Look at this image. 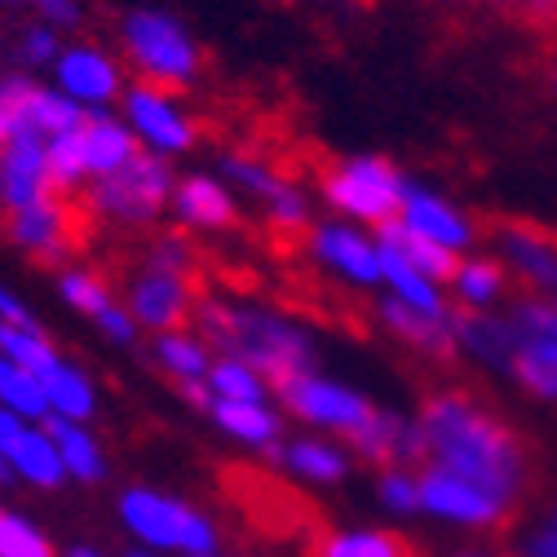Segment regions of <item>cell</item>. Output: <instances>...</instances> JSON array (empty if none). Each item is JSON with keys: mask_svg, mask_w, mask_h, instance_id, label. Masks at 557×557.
I'll return each instance as SVG.
<instances>
[{"mask_svg": "<svg viewBox=\"0 0 557 557\" xmlns=\"http://www.w3.org/2000/svg\"><path fill=\"white\" fill-rule=\"evenodd\" d=\"M0 411L18 416V421H36L45 425L49 421V403H45V389H40V376L0 359Z\"/></svg>", "mask_w": 557, "mask_h": 557, "instance_id": "obj_33", "label": "cell"}, {"mask_svg": "<svg viewBox=\"0 0 557 557\" xmlns=\"http://www.w3.org/2000/svg\"><path fill=\"white\" fill-rule=\"evenodd\" d=\"M376 248H381V244H376ZM381 284L389 288L394 301H403V306H411V310H421V314H430V319H451V306H447V297L438 293L434 278H425L416 265H407L403 257H394V252H385V248H381Z\"/></svg>", "mask_w": 557, "mask_h": 557, "instance_id": "obj_29", "label": "cell"}, {"mask_svg": "<svg viewBox=\"0 0 557 557\" xmlns=\"http://www.w3.org/2000/svg\"><path fill=\"white\" fill-rule=\"evenodd\" d=\"M513 327H518V323H513ZM509 376H513L527 394H535V398H557V341L518 327V350H513Z\"/></svg>", "mask_w": 557, "mask_h": 557, "instance_id": "obj_31", "label": "cell"}, {"mask_svg": "<svg viewBox=\"0 0 557 557\" xmlns=\"http://www.w3.org/2000/svg\"><path fill=\"white\" fill-rule=\"evenodd\" d=\"M284 5H327V10H345L350 0H284Z\"/></svg>", "mask_w": 557, "mask_h": 557, "instance_id": "obj_49", "label": "cell"}, {"mask_svg": "<svg viewBox=\"0 0 557 557\" xmlns=\"http://www.w3.org/2000/svg\"><path fill=\"white\" fill-rule=\"evenodd\" d=\"M421 509L443 518V522L473 527V531H496L513 513L505 500H496L492 492H482L478 482H469V478H460L451 469H438V465L421 469Z\"/></svg>", "mask_w": 557, "mask_h": 557, "instance_id": "obj_12", "label": "cell"}, {"mask_svg": "<svg viewBox=\"0 0 557 557\" xmlns=\"http://www.w3.org/2000/svg\"><path fill=\"white\" fill-rule=\"evenodd\" d=\"M94 323H98V332H102L107 341H115V345H133V341H137V332H143V327L133 323V314H128L120 301H115V306H107V310H102Z\"/></svg>", "mask_w": 557, "mask_h": 557, "instance_id": "obj_45", "label": "cell"}, {"mask_svg": "<svg viewBox=\"0 0 557 557\" xmlns=\"http://www.w3.org/2000/svg\"><path fill=\"white\" fill-rule=\"evenodd\" d=\"M94 226L85 222L81 213V203L76 199H66V195H49L32 208H18V213H5V235L18 252H27L32 261H45V265H58L72 257L85 235Z\"/></svg>", "mask_w": 557, "mask_h": 557, "instance_id": "obj_8", "label": "cell"}, {"mask_svg": "<svg viewBox=\"0 0 557 557\" xmlns=\"http://www.w3.org/2000/svg\"><path fill=\"white\" fill-rule=\"evenodd\" d=\"M310 557H416L398 531L381 527H350V531H314Z\"/></svg>", "mask_w": 557, "mask_h": 557, "instance_id": "obj_26", "label": "cell"}, {"mask_svg": "<svg viewBox=\"0 0 557 557\" xmlns=\"http://www.w3.org/2000/svg\"><path fill=\"white\" fill-rule=\"evenodd\" d=\"M421 434L430 447V465L478 482L482 492H492L509 509L527 496V482H531L527 443L469 389L430 394L421 407Z\"/></svg>", "mask_w": 557, "mask_h": 557, "instance_id": "obj_1", "label": "cell"}, {"mask_svg": "<svg viewBox=\"0 0 557 557\" xmlns=\"http://www.w3.org/2000/svg\"><path fill=\"white\" fill-rule=\"evenodd\" d=\"M350 447H355L363 460L385 465V469H407V465L430 460L421 421H407V416H398V411H381V407H376L372 421L350 438Z\"/></svg>", "mask_w": 557, "mask_h": 557, "instance_id": "obj_17", "label": "cell"}, {"mask_svg": "<svg viewBox=\"0 0 557 557\" xmlns=\"http://www.w3.org/2000/svg\"><path fill=\"white\" fill-rule=\"evenodd\" d=\"M45 430L53 434V447L62 456L66 482H102L107 478V451L102 438L89 425L76 421H45Z\"/></svg>", "mask_w": 557, "mask_h": 557, "instance_id": "obj_28", "label": "cell"}, {"mask_svg": "<svg viewBox=\"0 0 557 557\" xmlns=\"http://www.w3.org/2000/svg\"><path fill=\"white\" fill-rule=\"evenodd\" d=\"M513 323L527 327V332H540V336H553L557 341V297H531L513 310Z\"/></svg>", "mask_w": 557, "mask_h": 557, "instance_id": "obj_43", "label": "cell"}, {"mask_svg": "<svg viewBox=\"0 0 557 557\" xmlns=\"http://www.w3.org/2000/svg\"><path fill=\"white\" fill-rule=\"evenodd\" d=\"M451 288H456L465 310H486L492 301H500V293H505V270L492 257H469V261L456 265Z\"/></svg>", "mask_w": 557, "mask_h": 557, "instance_id": "obj_38", "label": "cell"}, {"mask_svg": "<svg viewBox=\"0 0 557 557\" xmlns=\"http://www.w3.org/2000/svg\"><path fill=\"white\" fill-rule=\"evenodd\" d=\"M486 5H496L509 23L527 27L535 40L557 36V0H486Z\"/></svg>", "mask_w": 557, "mask_h": 557, "instance_id": "obj_41", "label": "cell"}, {"mask_svg": "<svg viewBox=\"0 0 557 557\" xmlns=\"http://www.w3.org/2000/svg\"><path fill=\"white\" fill-rule=\"evenodd\" d=\"M531 76L544 85V94H548V98H557V36H544V40L535 45Z\"/></svg>", "mask_w": 557, "mask_h": 557, "instance_id": "obj_46", "label": "cell"}, {"mask_svg": "<svg viewBox=\"0 0 557 557\" xmlns=\"http://www.w3.org/2000/svg\"><path fill=\"white\" fill-rule=\"evenodd\" d=\"M124 557H160V553H147V548H133V553H124Z\"/></svg>", "mask_w": 557, "mask_h": 557, "instance_id": "obj_52", "label": "cell"}, {"mask_svg": "<svg viewBox=\"0 0 557 557\" xmlns=\"http://www.w3.org/2000/svg\"><path fill=\"white\" fill-rule=\"evenodd\" d=\"M53 89L66 94L81 111H107L111 102L124 98V66L102 49V45H66L53 62Z\"/></svg>", "mask_w": 557, "mask_h": 557, "instance_id": "obj_13", "label": "cell"}, {"mask_svg": "<svg viewBox=\"0 0 557 557\" xmlns=\"http://www.w3.org/2000/svg\"><path fill=\"white\" fill-rule=\"evenodd\" d=\"M522 557H557V505L548 509V518L527 535Z\"/></svg>", "mask_w": 557, "mask_h": 557, "instance_id": "obj_47", "label": "cell"}, {"mask_svg": "<svg viewBox=\"0 0 557 557\" xmlns=\"http://www.w3.org/2000/svg\"><path fill=\"white\" fill-rule=\"evenodd\" d=\"M81 147H85L89 182L120 173L124 164L137 160V151H143V147H137V137H133V128H128L120 115H111V111L85 115V124H81Z\"/></svg>", "mask_w": 557, "mask_h": 557, "instance_id": "obj_23", "label": "cell"}, {"mask_svg": "<svg viewBox=\"0 0 557 557\" xmlns=\"http://www.w3.org/2000/svg\"><path fill=\"white\" fill-rule=\"evenodd\" d=\"M143 265L147 270H164V274H182L199 284V270H203V252L195 248V239L186 231H156L151 244L143 248Z\"/></svg>", "mask_w": 557, "mask_h": 557, "instance_id": "obj_34", "label": "cell"}, {"mask_svg": "<svg viewBox=\"0 0 557 557\" xmlns=\"http://www.w3.org/2000/svg\"><path fill=\"white\" fill-rule=\"evenodd\" d=\"M199 306V284L182 274H164V270H137L128 278V293H124V310L133 314L137 327L147 332H177L195 319Z\"/></svg>", "mask_w": 557, "mask_h": 557, "instance_id": "obj_14", "label": "cell"}, {"mask_svg": "<svg viewBox=\"0 0 557 557\" xmlns=\"http://www.w3.org/2000/svg\"><path fill=\"white\" fill-rule=\"evenodd\" d=\"M0 72H5V49H0Z\"/></svg>", "mask_w": 557, "mask_h": 557, "instance_id": "obj_55", "label": "cell"}, {"mask_svg": "<svg viewBox=\"0 0 557 557\" xmlns=\"http://www.w3.org/2000/svg\"><path fill=\"white\" fill-rule=\"evenodd\" d=\"M115 509H120V527L147 553H160V557H218L222 553L218 522L173 492L128 486V492H120Z\"/></svg>", "mask_w": 557, "mask_h": 557, "instance_id": "obj_3", "label": "cell"}, {"mask_svg": "<svg viewBox=\"0 0 557 557\" xmlns=\"http://www.w3.org/2000/svg\"><path fill=\"white\" fill-rule=\"evenodd\" d=\"M376 323H381L389 336H398L403 345H411L416 355H425V359L447 363V359L460 355L456 332H451V319H430V314L411 310V306H403V301H394V297H385V301L376 306Z\"/></svg>", "mask_w": 557, "mask_h": 557, "instance_id": "obj_21", "label": "cell"}, {"mask_svg": "<svg viewBox=\"0 0 557 557\" xmlns=\"http://www.w3.org/2000/svg\"><path fill=\"white\" fill-rule=\"evenodd\" d=\"M58 297L72 306L76 314H89V319H98L107 306H115L111 284L98 270H89V265H62L58 270Z\"/></svg>", "mask_w": 557, "mask_h": 557, "instance_id": "obj_37", "label": "cell"}, {"mask_svg": "<svg viewBox=\"0 0 557 557\" xmlns=\"http://www.w3.org/2000/svg\"><path fill=\"white\" fill-rule=\"evenodd\" d=\"M460 557H492V553H460Z\"/></svg>", "mask_w": 557, "mask_h": 557, "instance_id": "obj_54", "label": "cell"}, {"mask_svg": "<svg viewBox=\"0 0 557 557\" xmlns=\"http://www.w3.org/2000/svg\"><path fill=\"white\" fill-rule=\"evenodd\" d=\"M203 385L222 403H265V394H270V381L257 368L239 363V359H213Z\"/></svg>", "mask_w": 557, "mask_h": 557, "instance_id": "obj_35", "label": "cell"}, {"mask_svg": "<svg viewBox=\"0 0 557 557\" xmlns=\"http://www.w3.org/2000/svg\"><path fill=\"white\" fill-rule=\"evenodd\" d=\"M169 208H173V218H177L182 231H235V222H239L231 190L218 177H208V173L177 177Z\"/></svg>", "mask_w": 557, "mask_h": 557, "instance_id": "obj_19", "label": "cell"}, {"mask_svg": "<svg viewBox=\"0 0 557 557\" xmlns=\"http://www.w3.org/2000/svg\"><path fill=\"white\" fill-rule=\"evenodd\" d=\"M0 557H58V548L32 518L0 505Z\"/></svg>", "mask_w": 557, "mask_h": 557, "instance_id": "obj_39", "label": "cell"}, {"mask_svg": "<svg viewBox=\"0 0 557 557\" xmlns=\"http://www.w3.org/2000/svg\"><path fill=\"white\" fill-rule=\"evenodd\" d=\"M62 557H107L102 548H94V544H76V548H66Z\"/></svg>", "mask_w": 557, "mask_h": 557, "instance_id": "obj_50", "label": "cell"}, {"mask_svg": "<svg viewBox=\"0 0 557 557\" xmlns=\"http://www.w3.org/2000/svg\"><path fill=\"white\" fill-rule=\"evenodd\" d=\"M376 496L394 513H416V509H421V473H411V469H385L376 478Z\"/></svg>", "mask_w": 557, "mask_h": 557, "instance_id": "obj_42", "label": "cell"}, {"mask_svg": "<svg viewBox=\"0 0 557 557\" xmlns=\"http://www.w3.org/2000/svg\"><path fill=\"white\" fill-rule=\"evenodd\" d=\"M0 5H5V10H18V5H27V10H32L36 0H0Z\"/></svg>", "mask_w": 557, "mask_h": 557, "instance_id": "obj_51", "label": "cell"}, {"mask_svg": "<svg viewBox=\"0 0 557 557\" xmlns=\"http://www.w3.org/2000/svg\"><path fill=\"white\" fill-rule=\"evenodd\" d=\"M40 389H45V403H49V421H76V425L94 421L98 385L81 363H72L66 355L49 372H40Z\"/></svg>", "mask_w": 557, "mask_h": 557, "instance_id": "obj_24", "label": "cell"}, {"mask_svg": "<svg viewBox=\"0 0 557 557\" xmlns=\"http://www.w3.org/2000/svg\"><path fill=\"white\" fill-rule=\"evenodd\" d=\"M32 14H36V23H45L53 32H72V27L85 23V5H81V0H36Z\"/></svg>", "mask_w": 557, "mask_h": 557, "instance_id": "obj_44", "label": "cell"}, {"mask_svg": "<svg viewBox=\"0 0 557 557\" xmlns=\"http://www.w3.org/2000/svg\"><path fill=\"white\" fill-rule=\"evenodd\" d=\"M0 359H10L27 372H49L62 355L58 345L45 336V327H18V323H0Z\"/></svg>", "mask_w": 557, "mask_h": 557, "instance_id": "obj_36", "label": "cell"}, {"mask_svg": "<svg viewBox=\"0 0 557 557\" xmlns=\"http://www.w3.org/2000/svg\"><path fill=\"white\" fill-rule=\"evenodd\" d=\"M492 235H496V248L505 252V261L513 265V274L527 288L557 293V231L509 218V222H496Z\"/></svg>", "mask_w": 557, "mask_h": 557, "instance_id": "obj_16", "label": "cell"}, {"mask_svg": "<svg viewBox=\"0 0 557 557\" xmlns=\"http://www.w3.org/2000/svg\"><path fill=\"white\" fill-rule=\"evenodd\" d=\"M208 416H213V425L226 438H235L244 447L274 451L278 443H284V421H278V411L270 403H222V398H213Z\"/></svg>", "mask_w": 557, "mask_h": 557, "instance_id": "obj_25", "label": "cell"}, {"mask_svg": "<svg viewBox=\"0 0 557 557\" xmlns=\"http://www.w3.org/2000/svg\"><path fill=\"white\" fill-rule=\"evenodd\" d=\"M398 222L416 235H425L430 244L447 248V252H460V248L473 244V226H469V218L460 213V208H451L447 199H438L434 190L416 186V182H407V190H403Z\"/></svg>", "mask_w": 557, "mask_h": 557, "instance_id": "obj_18", "label": "cell"}, {"mask_svg": "<svg viewBox=\"0 0 557 557\" xmlns=\"http://www.w3.org/2000/svg\"><path fill=\"white\" fill-rule=\"evenodd\" d=\"M120 45L124 58L133 62V72L143 76V85L156 89H190L203 72V53L195 36L182 27V18L164 10H128L120 18Z\"/></svg>", "mask_w": 557, "mask_h": 557, "instance_id": "obj_5", "label": "cell"}, {"mask_svg": "<svg viewBox=\"0 0 557 557\" xmlns=\"http://www.w3.org/2000/svg\"><path fill=\"white\" fill-rule=\"evenodd\" d=\"M49 160H45V143H10L0 147V208L18 213L40 199H49Z\"/></svg>", "mask_w": 557, "mask_h": 557, "instance_id": "obj_20", "label": "cell"}, {"mask_svg": "<svg viewBox=\"0 0 557 557\" xmlns=\"http://www.w3.org/2000/svg\"><path fill=\"white\" fill-rule=\"evenodd\" d=\"M451 332L465 355H473L478 363L509 372L513 350H518V327L513 319H496L486 310H451Z\"/></svg>", "mask_w": 557, "mask_h": 557, "instance_id": "obj_22", "label": "cell"}, {"mask_svg": "<svg viewBox=\"0 0 557 557\" xmlns=\"http://www.w3.org/2000/svg\"><path fill=\"white\" fill-rule=\"evenodd\" d=\"M151 359L160 363V372H169L177 385H186V381H203L218 355L208 350V341H203L199 332L177 327V332H160V336H156Z\"/></svg>", "mask_w": 557, "mask_h": 557, "instance_id": "obj_32", "label": "cell"}, {"mask_svg": "<svg viewBox=\"0 0 557 557\" xmlns=\"http://www.w3.org/2000/svg\"><path fill=\"white\" fill-rule=\"evenodd\" d=\"M195 327L218 359H239L257 368L274 389L314 372V341L270 306L203 288L195 306Z\"/></svg>", "mask_w": 557, "mask_h": 557, "instance_id": "obj_2", "label": "cell"}, {"mask_svg": "<svg viewBox=\"0 0 557 557\" xmlns=\"http://www.w3.org/2000/svg\"><path fill=\"white\" fill-rule=\"evenodd\" d=\"M0 323H18V327H40V319L32 314V306L10 288L0 284Z\"/></svg>", "mask_w": 557, "mask_h": 557, "instance_id": "obj_48", "label": "cell"}, {"mask_svg": "<svg viewBox=\"0 0 557 557\" xmlns=\"http://www.w3.org/2000/svg\"><path fill=\"white\" fill-rule=\"evenodd\" d=\"M62 49H66L62 32H53L45 23H27L18 32V45H14V53H18V62L27 66V72H53V62H58Z\"/></svg>", "mask_w": 557, "mask_h": 557, "instance_id": "obj_40", "label": "cell"}, {"mask_svg": "<svg viewBox=\"0 0 557 557\" xmlns=\"http://www.w3.org/2000/svg\"><path fill=\"white\" fill-rule=\"evenodd\" d=\"M218 557H222V553H218Z\"/></svg>", "mask_w": 557, "mask_h": 557, "instance_id": "obj_56", "label": "cell"}, {"mask_svg": "<svg viewBox=\"0 0 557 557\" xmlns=\"http://www.w3.org/2000/svg\"><path fill=\"white\" fill-rule=\"evenodd\" d=\"M319 186L336 213L385 226L398 218L407 177L381 156H355V160H319Z\"/></svg>", "mask_w": 557, "mask_h": 557, "instance_id": "obj_6", "label": "cell"}, {"mask_svg": "<svg viewBox=\"0 0 557 557\" xmlns=\"http://www.w3.org/2000/svg\"><path fill=\"white\" fill-rule=\"evenodd\" d=\"M301 248H306V257L327 265L336 278H345V284H355V288H376L381 284V248L368 235H359L355 226L319 222V226H310Z\"/></svg>", "mask_w": 557, "mask_h": 557, "instance_id": "obj_15", "label": "cell"}, {"mask_svg": "<svg viewBox=\"0 0 557 557\" xmlns=\"http://www.w3.org/2000/svg\"><path fill=\"white\" fill-rule=\"evenodd\" d=\"M89 111H81L66 94L53 85L18 72V76H0V147L10 143H49L58 133H72L85 124Z\"/></svg>", "mask_w": 557, "mask_h": 557, "instance_id": "obj_7", "label": "cell"}, {"mask_svg": "<svg viewBox=\"0 0 557 557\" xmlns=\"http://www.w3.org/2000/svg\"><path fill=\"white\" fill-rule=\"evenodd\" d=\"M443 5H469V0H443Z\"/></svg>", "mask_w": 557, "mask_h": 557, "instance_id": "obj_53", "label": "cell"}, {"mask_svg": "<svg viewBox=\"0 0 557 557\" xmlns=\"http://www.w3.org/2000/svg\"><path fill=\"white\" fill-rule=\"evenodd\" d=\"M0 482H27L36 492H58L66 482L62 456L45 425L0 411Z\"/></svg>", "mask_w": 557, "mask_h": 557, "instance_id": "obj_11", "label": "cell"}, {"mask_svg": "<svg viewBox=\"0 0 557 557\" xmlns=\"http://www.w3.org/2000/svg\"><path fill=\"white\" fill-rule=\"evenodd\" d=\"M278 398H284V407L297 416V421L314 425V430H332V434H345V438H355L372 416L376 407L350 389V385H341V381H327L319 372L310 376H297L288 385H278Z\"/></svg>", "mask_w": 557, "mask_h": 557, "instance_id": "obj_10", "label": "cell"}, {"mask_svg": "<svg viewBox=\"0 0 557 557\" xmlns=\"http://www.w3.org/2000/svg\"><path fill=\"white\" fill-rule=\"evenodd\" d=\"M265 456H270V465H284L306 482H341L350 473V456L332 447L327 438H293V443H278Z\"/></svg>", "mask_w": 557, "mask_h": 557, "instance_id": "obj_30", "label": "cell"}, {"mask_svg": "<svg viewBox=\"0 0 557 557\" xmlns=\"http://www.w3.org/2000/svg\"><path fill=\"white\" fill-rule=\"evenodd\" d=\"M120 111H124V124L133 128L137 147L169 160V156H182L199 143V124L190 120V111L169 94V89H156V85H128L124 98H120Z\"/></svg>", "mask_w": 557, "mask_h": 557, "instance_id": "obj_9", "label": "cell"}, {"mask_svg": "<svg viewBox=\"0 0 557 557\" xmlns=\"http://www.w3.org/2000/svg\"><path fill=\"white\" fill-rule=\"evenodd\" d=\"M173 169L169 160L137 151L133 164H124L111 177H98L85 186V195L76 199L89 226H115V231H151L164 208L173 203Z\"/></svg>", "mask_w": 557, "mask_h": 557, "instance_id": "obj_4", "label": "cell"}, {"mask_svg": "<svg viewBox=\"0 0 557 557\" xmlns=\"http://www.w3.org/2000/svg\"><path fill=\"white\" fill-rule=\"evenodd\" d=\"M376 244L385 248V252H394V257H403L407 265H416L425 278H434V284H451L456 278V265H460V257L456 252H447V248H438V244H430L425 235H416V231H407L398 218L394 222H385V226H376Z\"/></svg>", "mask_w": 557, "mask_h": 557, "instance_id": "obj_27", "label": "cell"}]
</instances>
